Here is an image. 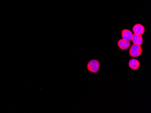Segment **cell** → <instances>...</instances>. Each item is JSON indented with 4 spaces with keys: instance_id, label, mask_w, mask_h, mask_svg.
Here are the masks:
<instances>
[{
    "instance_id": "1",
    "label": "cell",
    "mask_w": 151,
    "mask_h": 113,
    "mask_svg": "<svg viewBox=\"0 0 151 113\" xmlns=\"http://www.w3.org/2000/svg\"><path fill=\"white\" fill-rule=\"evenodd\" d=\"M142 52V49L141 45L132 44L130 49V55L132 57L139 56Z\"/></svg>"
},
{
    "instance_id": "2",
    "label": "cell",
    "mask_w": 151,
    "mask_h": 113,
    "mask_svg": "<svg viewBox=\"0 0 151 113\" xmlns=\"http://www.w3.org/2000/svg\"><path fill=\"white\" fill-rule=\"evenodd\" d=\"M100 64L99 61L96 59H93L89 62L87 65L88 70L90 72L96 73L99 70Z\"/></svg>"
},
{
    "instance_id": "3",
    "label": "cell",
    "mask_w": 151,
    "mask_h": 113,
    "mask_svg": "<svg viewBox=\"0 0 151 113\" xmlns=\"http://www.w3.org/2000/svg\"><path fill=\"white\" fill-rule=\"evenodd\" d=\"M117 44L120 49H121L122 50H125L127 48H129V47L130 46V41L122 39H120L118 41Z\"/></svg>"
},
{
    "instance_id": "4",
    "label": "cell",
    "mask_w": 151,
    "mask_h": 113,
    "mask_svg": "<svg viewBox=\"0 0 151 113\" xmlns=\"http://www.w3.org/2000/svg\"><path fill=\"white\" fill-rule=\"evenodd\" d=\"M122 39L127 41H131L132 39L133 34L129 29H123L122 31Z\"/></svg>"
},
{
    "instance_id": "5",
    "label": "cell",
    "mask_w": 151,
    "mask_h": 113,
    "mask_svg": "<svg viewBox=\"0 0 151 113\" xmlns=\"http://www.w3.org/2000/svg\"><path fill=\"white\" fill-rule=\"evenodd\" d=\"M132 31L135 34L142 35L145 32V28L141 24H136L132 28Z\"/></svg>"
},
{
    "instance_id": "6",
    "label": "cell",
    "mask_w": 151,
    "mask_h": 113,
    "mask_svg": "<svg viewBox=\"0 0 151 113\" xmlns=\"http://www.w3.org/2000/svg\"><path fill=\"white\" fill-rule=\"evenodd\" d=\"M132 41L133 44L139 45H142L143 43L142 35L137 34H133Z\"/></svg>"
},
{
    "instance_id": "7",
    "label": "cell",
    "mask_w": 151,
    "mask_h": 113,
    "mask_svg": "<svg viewBox=\"0 0 151 113\" xmlns=\"http://www.w3.org/2000/svg\"><path fill=\"white\" fill-rule=\"evenodd\" d=\"M129 67L131 69L133 70H136L140 66V63L139 61H137V59H131L129 62Z\"/></svg>"
}]
</instances>
